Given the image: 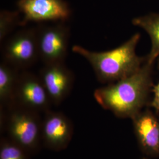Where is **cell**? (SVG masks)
Here are the masks:
<instances>
[{
  "label": "cell",
  "instance_id": "1",
  "mask_svg": "<svg viewBox=\"0 0 159 159\" xmlns=\"http://www.w3.org/2000/svg\"><path fill=\"white\" fill-rule=\"evenodd\" d=\"M152 67L145 61L136 73L97 89L94 93L97 102L119 117L133 118L146 101L152 83Z\"/></svg>",
  "mask_w": 159,
  "mask_h": 159
},
{
  "label": "cell",
  "instance_id": "2",
  "mask_svg": "<svg viewBox=\"0 0 159 159\" xmlns=\"http://www.w3.org/2000/svg\"><path fill=\"white\" fill-rule=\"evenodd\" d=\"M141 35L134 34L125 43L111 50L91 51L80 46H74L72 51L84 57L90 63L97 80L102 83H111L136 73L144 64L136 52Z\"/></svg>",
  "mask_w": 159,
  "mask_h": 159
},
{
  "label": "cell",
  "instance_id": "3",
  "mask_svg": "<svg viewBox=\"0 0 159 159\" xmlns=\"http://www.w3.org/2000/svg\"><path fill=\"white\" fill-rule=\"evenodd\" d=\"M10 108L7 126L11 140L27 152L35 150L41 136L39 113L16 105Z\"/></svg>",
  "mask_w": 159,
  "mask_h": 159
},
{
  "label": "cell",
  "instance_id": "4",
  "mask_svg": "<svg viewBox=\"0 0 159 159\" xmlns=\"http://www.w3.org/2000/svg\"><path fill=\"white\" fill-rule=\"evenodd\" d=\"M3 61L16 68L25 69L39 58L37 29H25L17 32L4 46Z\"/></svg>",
  "mask_w": 159,
  "mask_h": 159
},
{
  "label": "cell",
  "instance_id": "5",
  "mask_svg": "<svg viewBox=\"0 0 159 159\" xmlns=\"http://www.w3.org/2000/svg\"><path fill=\"white\" fill-rule=\"evenodd\" d=\"M39 58L44 63H64L67 54L70 29L63 24L37 28Z\"/></svg>",
  "mask_w": 159,
  "mask_h": 159
},
{
  "label": "cell",
  "instance_id": "6",
  "mask_svg": "<svg viewBox=\"0 0 159 159\" xmlns=\"http://www.w3.org/2000/svg\"><path fill=\"white\" fill-rule=\"evenodd\" d=\"M51 100L40 77L28 72L20 74L12 106L37 113L48 111Z\"/></svg>",
  "mask_w": 159,
  "mask_h": 159
},
{
  "label": "cell",
  "instance_id": "7",
  "mask_svg": "<svg viewBox=\"0 0 159 159\" xmlns=\"http://www.w3.org/2000/svg\"><path fill=\"white\" fill-rule=\"evenodd\" d=\"M18 8L23 15L20 25L29 22L64 21L71 16L67 4L63 0H19Z\"/></svg>",
  "mask_w": 159,
  "mask_h": 159
},
{
  "label": "cell",
  "instance_id": "8",
  "mask_svg": "<svg viewBox=\"0 0 159 159\" xmlns=\"http://www.w3.org/2000/svg\"><path fill=\"white\" fill-rule=\"evenodd\" d=\"M40 78L46 88L51 102L58 105L68 96L74 76L64 63L45 64L40 70Z\"/></svg>",
  "mask_w": 159,
  "mask_h": 159
},
{
  "label": "cell",
  "instance_id": "9",
  "mask_svg": "<svg viewBox=\"0 0 159 159\" xmlns=\"http://www.w3.org/2000/svg\"><path fill=\"white\" fill-rule=\"evenodd\" d=\"M73 134V127L67 117L48 110L41 125V137L47 148L61 150L66 148Z\"/></svg>",
  "mask_w": 159,
  "mask_h": 159
},
{
  "label": "cell",
  "instance_id": "10",
  "mask_svg": "<svg viewBox=\"0 0 159 159\" xmlns=\"http://www.w3.org/2000/svg\"><path fill=\"white\" fill-rule=\"evenodd\" d=\"M135 130L144 148L153 154L159 153V122L150 112L137 114L133 118Z\"/></svg>",
  "mask_w": 159,
  "mask_h": 159
},
{
  "label": "cell",
  "instance_id": "11",
  "mask_svg": "<svg viewBox=\"0 0 159 159\" xmlns=\"http://www.w3.org/2000/svg\"><path fill=\"white\" fill-rule=\"evenodd\" d=\"M134 26L144 30L150 38L151 50L145 61L150 65L159 57V14L151 13L136 17L132 20Z\"/></svg>",
  "mask_w": 159,
  "mask_h": 159
},
{
  "label": "cell",
  "instance_id": "12",
  "mask_svg": "<svg viewBox=\"0 0 159 159\" xmlns=\"http://www.w3.org/2000/svg\"><path fill=\"white\" fill-rule=\"evenodd\" d=\"M19 70L2 61L0 64V101L10 107L14 104V95L20 73Z\"/></svg>",
  "mask_w": 159,
  "mask_h": 159
},
{
  "label": "cell",
  "instance_id": "13",
  "mask_svg": "<svg viewBox=\"0 0 159 159\" xmlns=\"http://www.w3.org/2000/svg\"><path fill=\"white\" fill-rule=\"evenodd\" d=\"M19 13L2 11L0 13V41L2 42L17 25H20Z\"/></svg>",
  "mask_w": 159,
  "mask_h": 159
},
{
  "label": "cell",
  "instance_id": "14",
  "mask_svg": "<svg viewBox=\"0 0 159 159\" xmlns=\"http://www.w3.org/2000/svg\"><path fill=\"white\" fill-rule=\"evenodd\" d=\"M26 152L11 140H3L1 144L0 159H28Z\"/></svg>",
  "mask_w": 159,
  "mask_h": 159
},
{
  "label": "cell",
  "instance_id": "15",
  "mask_svg": "<svg viewBox=\"0 0 159 159\" xmlns=\"http://www.w3.org/2000/svg\"><path fill=\"white\" fill-rule=\"evenodd\" d=\"M154 97L152 105L154 108L159 110V83L153 88Z\"/></svg>",
  "mask_w": 159,
  "mask_h": 159
},
{
  "label": "cell",
  "instance_id": "16",
  "mask_svg": "<svg viewBox=\"0 0 159 159\" xmlns=\"http://www.w3.org/2000/svg\"><path fill=\"white\" fill-rule=\"evenodd\" d=\"M158 61H159V57L158 58Z\"/></svg>",
  "mask_w": 159,
  "mask_h": 159
}]
</instances>
